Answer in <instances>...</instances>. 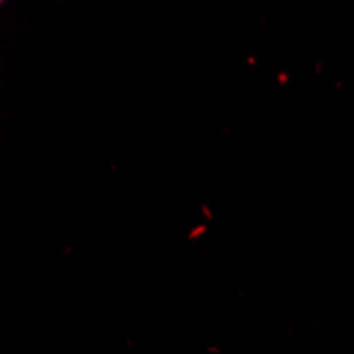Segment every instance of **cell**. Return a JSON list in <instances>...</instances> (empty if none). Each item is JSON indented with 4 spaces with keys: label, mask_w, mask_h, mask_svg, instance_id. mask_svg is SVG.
I'll use <instances>...</instances> for the list:
<instances>
[]
</instances>
